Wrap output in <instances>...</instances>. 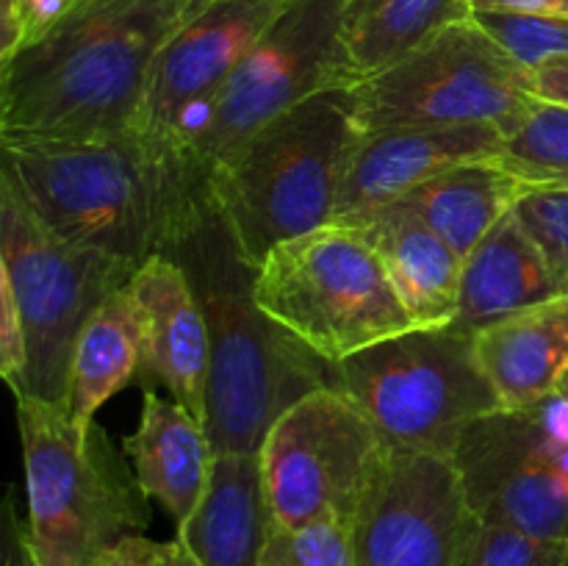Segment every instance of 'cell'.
Instances as JSON below:
<instances>
[{
    "mask_svg": "<svg viewBox=\"0 0 568 566\" xmlns=\"http://www.w3.org/2000/svg\"><path fill=\"white\" fill-rule=\"evenodd\" d=\"M161 255L186 272L209 322L205 431L214 455L258 453L288 405L314 388L333 386V364L261 309L258 266L239 247L209 178L189 194Z\"/></svg>",
    "mask_w": 568,
    "mask_h": 566,
    "instance_id": "6da1fadb",
    "label": "cell"
},
{
    "mask_svg": "<svg viewBox=\"0 0 568 566\" xmlns=\"http://www.w3.org/2000/svg\"><path fill=\"white\" fill-rule=\"evenodd\" d=\"M200 6L75 0L0 61V139L131 133L161 50Z\"/></svg>",
    "mask_w": 568,
    "mask_h": 566,
    "instance_id": "7a4b0ae2",
    "label": "cell"
},
{
    "mask_svg": "<svg viewBox=\"0 0 568 566\" xmlns=\"http://www.w3.org/2000/svg\"><path fill=\"white\" fill-rule=\"evenodd\" d=\"M0 181L61 239L142 266L161 255L189 194L205 181L142 133L6 137Z\"/></svg>",
    "mask_w": 568,
    "mask_h": 566,
    "instance_id": "3957f363",
    "label": "cell"
},
{
    "mask_svg": "<svg viewBox=\"0 0 568 566\" xmlns=\"http://www.w3.org/2000/svg\"><path fill=\"white\" fill-rule=\"evenodd\" d=\"M358 139L353 87L327 89L277 117L211 172V194L255 266L277 244L333 225Z\"/></svg>",
    "mask_w": 568,
    "mask_h": 566,
    "instance_id": "277c9868",
    "label": "cell"
},
{
    "mask_svg": "<svg viewBox=\"0 0 568 566\" xmlns=\"http://www.w3.org/2000/svg\"><path fill=\"white\" fill-rule=\"evenodd\" d=\"M26 469V533L39 566H100L150 525V497L109 433L61 403L14 397Z\"/></svg>",
    "mask_w": 568,
    "mask_h": 566,
    "instance_id": "5b68a950",
    "label": "cell"
},
{
    "mask_svg": "<svg viewBox=\"0 0 568 566\" xmlns=\"http://www.w3.org/2000/svg\"><path fill=\"white\" fill-rule=\"evenodd\" d=\"M255 300L327 364L416 327L369 239L338 222L277 244L258 266Z\"/></svg>",
    "mask_w": 568,
    "mask_h": 566,
    "instance_id": "8992f818",
    "label": "cell"
},
{
    "mask_svg": "<svg viewBox=\"0 0 568 566\" xmlns=\"http://www.w3.org/2000/svg\"><path fill=\"white\" fill-rule=\"evenodd\" d=\"M342 388L386 447L453 458L460 436L503 408L475 336L455 325L414 327L333 364Z\"/></svg>",
    "mask_w": 568,
    "mask_h": 566,
    "instance_id": "52a82bcc",
    "label": "cell"
},
{
    "mask_svg": "<svg viewBox=\"0 0 568 566\" xmlns=\"http://www.w3.org/2000/svg\"><path fill=\"white\" fill-rule=\"evenodd\" d=\"M136 270L131 261L61 239L0 181V289L14 297L28 344L20 397L64 405L78 336Z\"/></svg>",
    "mask_w": 568,
    "mask_h": 566,
    "instance_id": "ba28073f",
    "label": "cell"
},
{
    "mask_svg": "<svg viewBox=\"0 0 568 566\" xmlns=\"http://www.w3.org/2000/svg\"><path fill=\"white\" fill-rule=\"evenodd\" d=\"M353 98L361 133L480 125L508 139L538 105L532 72L475 17L355 83Z\"/></svg>",
    "mask_w": 568,
    "mask_h": 566,
    "instance_id": "9c48e42d",
    "label": "cell"
},
{
    "mask_svg": "<svg viewBox=\"0 0 568 566\" xmlns=\"http://www.w3.org/2000/svg\"><path fill=\"white\" fill-rule=\"evenodd\" d=\"M344 0H292L255 42L183 142V159L209 178L270 122L327 89L349 87L342 53Z\"/></svg>",
    "mask_w": 568,
    "mask_h": 566,
    "instance_id": "30bf717a",
    "label": "cell"
},
{
    "mask_svg": "<svg viewBox=\"0 0 568 566\" xmlns=\"http://www.w3.org/2000/svg\"><path fill=\"white\" fill-rule=\"evenodd\" d=\"M453 464L477 522L566 547L568 400L483 416L460 436Z\"/></svg>",
    "mask_w": 568,
    "mask_h": 566,
    "instance_id": "8fae6325",
    "label": "cell"
},
{
    "mask_svg": "<svg viewBox=\"0 0 568 566\" xmlns=\"http://www.w3.org/2000/svg\"><path fill=\"white\" fill-rule=\"evenodd\" d=\"M383 447L375 425L338 386L300 397L258 449L272 525L303 527L325 516L353 522Z\"/></svg>",
    "mask_w": 568,
    "mask_h": 566,
    "instance_id": "7c38bea8",
    "label": "cell"
},
{
    "mask_svg": "<svg viewBox=\"0 0 568 566\" xmlns=\"http://www.w3.org/2000/svg\"><path fill=\"white\" fill-rule=\"evenodd\" d=\"M475 525L453 458L383 447L353 519L355 566H464Z\"/></svg>",
    "mask_w": 568,
    "mask_h": 566,
    "instance_id": "4fadbf2b",
    "label": "cell"
},
{
    "mask_svg": "<svg viewBox=\"0 0 568 566\" xmlns=\"http://www.w3.org/2000/svg\"><path fill=\"white\" fill-rule=\"evenodd\" d=\"M292 0H203L155 61L133 131L183 155V142L244 55Z\"/></svg>",
    "mask_w": 568,
    "mask_h": 566,
    "instance_id": "5bb4252c",
    "label": "cell"
},
{
    "mask_svg": "<svg viewBox=\"0 0 568 566\" xmlns=\"http://www.w3.org/2000/svg\"><path fill=\"white\" fill-rule=\"evenodd\" d=\"M505 137L494 128H394L361 133L344 175L333 222L355 225L397 203L430 178L466 161L503 155Z\"/></svg>",
    "mask_w": 568,
    "mask_h": 566,
    "instance_id": "9a60e30c",
    "label": "cell"
},
{
    "mask_svg": "<svg viewBox=\"0 0 568 566\" xmlns=\"http://www.w3.org/2000/svg\"><path fill=\"white\" fill-rule=\"evenodd\" d=\"M144 333V358L139 381L144 388L172 394L189 414L205 422L211 377L209 322L186 272L170 255H153L133 272L131 283Z\"/></svg>",
    "mask_w": 568,
    "mask_h": 566,
    "instance_id": "2e32d148",
    "label": "cell"
},
{
    "mask_svg": "<svg viewBox=\"0 0 568 566\" xmlns=\"http://www.w3.org/2000/svg\"><path fill=\"white\" fill-rule=\"evenodd\" d=\"M125 453L139 486L183 527L211 486L216 455L205 422L181 403L144 388L139 427L125 438Z\"/></svg>",
    "mask_w": 568,
    "mask_h": 566,
    "instance_id": "e0dca14e",
    "label": "cell"
},
{
    "mask_svg": "<svg viewBox=\"0 0 568 566\" xmlns=\"http://www.w3.org/2000/svg\"><path fill=\"white\" fill-rule=\"evenodd\" d=\"M471 336L503 408L547 403L568 372V294L503 316Z\"/></svg>",
    "mask_w": 568,
    "mask_h": 566,
    "instance_id": "ac0fdd59",
    "label": "cell"
},
{
    "mask_svg": "<svg viewBox=\"0 0 568 566\" xmlns=\"http://www.w3.org/2000/svg\"><path fill=\"white\" fill-rule=\"evenodd\" d=\"M369 239L416 327L453 325L460 305L464 259L405 203L355 222Z\"/></svg>",
    "mask_w": 568,
    "mask_h": 566,
    "instance_id": "d6986e66",
    "label": "cell"
},
{
    "mask_svg": "<svg viewBox=\"0 0 568 566\" xmlns=\"http://www.w3.org/2000/svg\"><path fill=\"white\" fill-rule=\"evenodd\" d=\"M558 294L560 289L541 247L514 209L466 255L460 305L453 325L477 333L503 316Z\"/></svg>",
    "mask_w": 568,
    "mask_h": 566,
    "instance_id": "ffe728a7",
    "label": "cell"
},
{
    "mask_svg": "<svg viewBox=\"0 0 568 566\" xmlns=\"http://www.w3.org/2000/svg\"><path fill=\"white\" fill-rule=\"evenodd\" d=\"M270 527L258 453L216 455L209 492L178 538L197 566H258Z\"/></svg>",
    "mask_w": 568,
    "mask_h": 566,
    "instance_id": "44dd1931",
    "label": "cell"
},
{
    "mask_svg": "<svg viewBox=\"0 0 568 566\" xmlns=\"http://www.w3.org/2000/svg\"><path fill=\"white\" fill-rule=\"evenodd\" d=\"M527 192L530 183L503 155H491L430 178L397 203H405L422 216V222L466 261V255L519 205Z\"/></svg>",
    "mask_w": 568,
    "mask_h": 566,
    "instance_id": "7402d4cb",
    "label": "cell"
},
{
    "mask_svg": "<svg viewBox=\"0 0 568 566\" xmlns=\"http://www.w3.org/2000/svg\"><path fill=\"white\" fill-rule=\"evenodd\" d=\"M475 17L471 0H344L342 53L349 87L397 64Z\"/></svg>",
    "mask_w": 568,
    "mask_h": 566,
    "instance_id": "603a6c76",
    "label": "cell"
},
{
    "mask_svg": "<svg viewBox=\"0 0 568 566\" xmlns=\"http://www.w3.org/2000/svg\"><path fill=\"white\" fill-rule=\"evenodd\" d=\"M144 358V333L131 289L111 294L92 314L75 342L64 408L75 425H89L94 414L139 381Z\"/></svg>",
    "mask_w": 568,
    "mask_h": 566,
    "instance_id": "cb8c5ba5",
    "label": "cell"
},
{
    "mask_svg": "<svg viewBox=\"0 0 568 566\" xmlns=\"http://www.w3.org/2000/svg\"><path fill=\"white\" fill-rule=\"evenodd\" d=\"M503 159L530 189L568 186V105L538 100L519 131L505 139Z\"/></svg>",
    "mask_w": 568,
    "mask_h": 566,
    "instance_id": "d4e9b609",
    "label": "cell"
},
{
    "mask_svg": "<svg viewBox=\"0 0 568 566\" xmlns=\"http://www.w3.org/2000/svg\"><path fill=\"white\" fill-rule=\"evenodd\" d=\"M258 566H355L353 522L342 516L303 527H270Z\"/></svg>",
    "mask_w": 568,
    "mask_h": 566,
    "instance_id": "484cf974",
    "label": "cell"
},
{
    "mask_svg": "<svg viewBox=\"0 0 568 566\" xmlns=\"http://www.w3.org/2000/svg\"><path fill=\"white\" fill-rule=\"evenodd\" d=\"M475 20L530 72L549 64V61L568 59V20H564V17L477 11Z\"/></svg>",
    "mask_w": 568,
    "mask_h": 566,
    "instance_id": "4316f807",
    "label": "cell"
},
{
    "mask_svg": "<svg viewBox=\"0 0 568 566\" xmlns=\"http://www.w3.org/2000/svg\"><path fill=\"white\" fill-rule=\"evenodd\" d=\"M516 214L541 247L560 294H568V186L530 189Z\"/></svg>",
    "mask_w": 568,
    "mask_h": 566,
    "instance_id": "83f0119b",
    "label": "cell"
},
{
    "mask_svg": "<svg viewBox=\"0 0 568 566\" xmlns=\"http://www.w3.org/2000/svg\"><path fill=\"white\" fill-rule=\"evenodd\" d=\"M564 549L514 527L477 522L464 566H560Z\"/></svg>",
    "mask_w": 568,
    "mask_h": 566,
    "instance_id": "f1b7e54d",
    "label": "cell"
},
{
    "mask_svg": "<svg viewBox=\"0 0 568 566\" xmlns=\"http://www.w3.org/2000/svg\"><path fill=\"white\" fill-rule=\"evenodd\" d=\"M100 566H197V560L178 536L172 542H155L139 533L122 538Z\"/></svg>",
    "mask_w": 568,
    "mask_h": 566,
    "instance_id": "f546056e",
    "label": "cell"
},
{
    "mask_svg": "<svg viewBox=\"0 0 568 566\" xmlns=\"http://www.w3.org/2000/svg\"><path fill=\"white\" fill-rule=\"evenodd\" d=\"M0 566H39L31 553L26 533V519L14 503V488L6 494L3 503V530H0Z\"/></svg>",
    "mask_w": 568,
    "mask_h": 566,
    "instance_id": "4dcf8cb0",
    "label": "cell"
},
{
    "mask_svg": "<svg viewBox=\"0 0 568 566\" xmlns=\"http://www.w3.org/2000/svg\"><path fill=\"white\" fill-rule=\"evenodd\" d=\"M477 11H497V14L525 17H564L568 20V0H471Z\"/></svg>",
    "mask_w": 568,
    "mask_h": 566,
    "instance_id": "1f68e13d",
    "label": "cell"
},
{
    "mask_svg": "<svg viewBox=\"0 0 568 566\" xmlns=\"http://www.w3.org/2000/svg\"><path fill=\"white\" fill-rule=\"evenodd\" d=\"M532 89L544 103L568 105V59L549 61L532 72Z\"/></svg>",
    "mask_w": 568,
    "mask_h": 566,
    "instance_id": "d6a6232c",
    "label": "cell"
},
{
    "mask_svg": "<svg viewBox=\"0 0 568 566\" xmlns=\"http://www.w3.org/2000/svg\"><path fill=\"white\" fill-rule=\"evenodd\" d=\"M555 397H564V400H568V372H566L564 383H560V388H558V394H555Z\"/></svg>",
    "mask_w": 568,
    "mask_h": 566,
    "instance_id": "836d02e7",
    "label": "cell"
},
{
    "mask_svg": "<svg viewBox=\"0 0 568 566\" xmlns=\"http://www.w3.org/2000/svg\"><path fill=\"white\" fill-rule=\"evenodd\" d=\"M560 566H568V542H566V549H564V560H560Z\"/></svg>",
    "mask_w": 568,
    "mask_h": 566,
    "instance_id": "e575fe53",
    "label": "cell"
}]
</instances>
